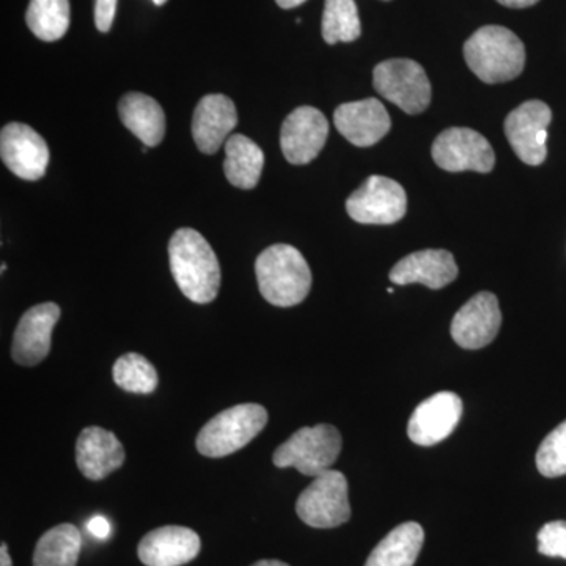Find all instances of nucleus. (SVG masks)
<instances>
[{"instance_id": "nucleus-17", "label": "nucleus", "mask_w": 566, "mask_h": 566, "mask_svg": "<svg viewBox=\"0 0 566 566\" xmlns=\"http://www.w3.org/2000/svg\"><path fill=\"white\" fill-rule=\"evenodd\" d=\"M200 546V536L192 528L166 526L145 535L137 554L145 566H181L199 556Z\"/></svg>"}, {"instance_id": "nucleus-18", "label": "nucleus", "mask_w": 566, "mask_h": 566, "mask_svg": "<svg viewBox=\"0 0 566 566\" xmlns=\"http://www.w3.org/2000/svg\"><path fill=\"white\" fill-rule=\"evenodd\" d=\"M238 123L237 107L226 95H207L197 104L192 137L205 155H214Z\"/></svg>"}, {"instance_id": "nucleus-30", "label": "nucleus", "mask_w": 566, "mask_h": 566, "mask_svg": "<svg viewBox=\"0 0 566 566\" xmlns=\"http://www.w3.org/2000/svg\"><path fill=\"white\" fill-rule=\"evenodd\" d=\"M117 11V0H96L95 24L99 32H109Z\"/></svg>"}, {"instance_id": "nucleus-21", "label": "nucleus", "mask_w": 566, "mask_h": 566, "mask_svg": "<svg viewBox=\"0 0 566 566\" xmlns=\"http://www.w3.org/2000/svg\"><path fill=\"white\" fill-rule=\"evenodd\" d=\"M118 115L126 128L144 144L156 147L166 134V115L161 104L144 93H128L118 104Z\"/></svg>"}, {"instance_id": "nucleus-1", "label": "nucleus", "mask_w": 566, "mask_h": 566, "mask_svg": "<svg viewBox=\"0 0 566 566\" xmlns=\"http://www.w3.org/2000/svg\"><path fill=\"white\" fill-rule=\"evenodd\" d=\"M170 270L188 300L208 304L221 289V266L210 243L193 229H180L169 243Z\"/></svg>"}, {"instance_id": "nucleus-26", "label": "nucleus", "mask_w": 566, "mask_h": 566, "mask_svg": "<svg viewBox=\"0 0 566 566\" xmlns=\"http://www.w3.org/2000/svg\"><path fill=\"white\" fill-rule=\"evenodd\" d=\"M323 39L327 44L352 43L363 33L359 11L354 0H326L324 2Z\"/></svg>"}, {"instance_id": "nucleus-27", "label": "nucleus", "mask_w": 566, "mask_h": 566, "mask_svg": "<svg viewBox=\"0 0 566 566\" xmlns=\"http://www.w3.org/2000/svg\"><path fill=\"white\" fill-rule=\"evenodd\" d=\"M112 375H114L115 385L132 394L155 392L159 382L158 371L150 360L137 353H128L117 359Z\"/></svg>"}, {"instance_id": "nucleus-28", "label": "nucleus", "mask_w": 566, "mask_h": 566, "mask_svg": "<svg viewBox=\"0 0 566 566\" xmlns=\"http://www.w3.org/2000/svg\"><path fill=\"white\" fill-rule=\"evenodd\" d=\"M535 460L542 475L554 479L566 474V420L546 436Z\"/></svg>"}, {"instance_id": "nucleus-14", "label": "nucleus", "mask_w": 566, "mask_h": 566, "mask_svg": "<svg viewBox=\"0 0 566 566\" xmlns=\"http://www.w3.org/2000/svg\"><path fill=\"white\" fill-rule=\"evenodd\" d=\"M502 324L501 307L493 293L475 294L457 312L453 318V340L464 349L485 348L494 340Z\"/></svg>"}, {"instance_id": "nucleus-32", "label": "nucleus", "mask_w": 566, "mask_h": 566, "mask_svg": "<svg viewBox=\"0 0 566 566\" xmlns=\"http://www.w3.org/2000/svg\"><path fill=\"white\" fill-rule=\"evenodd\" d=\"M497 2L509 7V9H527V7L538 3L539 0H497Z\"/></svg>"}, {"instance_id": "nucleus-23", "label": "nucleus", "mask_w": 566, "mask_h": 566, "mask_svg": "<svg viewBox=\"0 0 566 566\" xmlns=\"http://www.w3.org/2000/svg\"><path fill=\"white\" fill-rule=\"evenodd\" d=\"M423 539L424 532L420 524H400L371 551L365 566H415Z\"/></svg>"}, {"instance_id": "nucleus-9", "label": "nucleus", "mask_w": 566, "mask_h": 566, "mask_svg": "<svg viewBox=\"0 0 566 566\" xmlns=\"http://www.w3.org/2000/svg\"><path fill=\"white\" fill-rule=\"evenodd\" d=\"M434 163L447 172L490 174L495 156L490 142L482 134L469 128H450L436 137L431 148Z\"/></svg>"}, {"instance_id": "nucleus-10", "label": "nucleus", "mask_w": 566, "mask_h": 566, "mask_svg": "<svg viewBox=\"0 0 566 566\" xmlns=\"http://www.w3.org/2000/svg\"><path fill=\"white\" fill-rule=\"evenodd\" d=\"M553 112L546 103L532 99L510 112L505 120V134L521 161L528 166H542L547 156V128Z\"/></svg>"}, {"instance_id": "nucleus-33", "label": "nucleus", "mask_w": 566, "mask_h": 566, "mask_svg": "<svg viewBox=\"0 0 566 566\" xmlns=\"http://www.w3.org/2000/svg\"><path fill=\"white\" fill-rule=\"evenodd\" d=\"M0 566H13L9 554V546L6 543H2V546H0Z\"/></svg>"}, {"instance_id": "nucleus-12", "label": "nucleus", "mask_w": 566, "mask_h": 566, "mask_svg": "<svg viewBox=\"0 0 566 566\" xmlns=\"http://www.w3.org/2000/svg\"><path fill=\"white\" fill-rule=\"evenodd\" d=\"M329 123L323 112L303 106L285 118L281 132V147L286 161L304 166L314 161L326 145Z\"/></svg>"}, {"instance_id": "nucleus-2", "label": "nucleus", "mask_w": 566, "mask_h": 566, "mask_svg": "<svg viewBox=\"0 0 566 566\" xmlns=\"http://www.w3.org/2000/svg\"><path fill=\"white\" fill-rule=\"evenodd\" d=\"M260 293L275 307H293L311 293L312 271L303 253L289 244L264 249L255 262Z\"/></svg>"}, {"instance_id": "nucleus-5", "label": "nucleus", "mask_w": 566, "mask_h": 566, "mask_svg": "<svg viewBox=\"0 0 566 566\" xmlns=\"http://www.w3.org/2000/svg\"><path fill=\"white\" fill-rule=\"evenodd\" d=\"M342 452V436L333 424L304 427L274 452L277 468H293L301 474L318 476L333 469Z\"/></svg>"}, {"instance_id": "nucleus-20", "label": "nucleus", "mask_w": 566, "mask_h": 566, "mask_svg": "<svg viewBox=\"0 0 566 566\" xmlns=\"http://www.w3.org/2000/svg\"><path fill=\"white\" fill-rule=\"evenodd\" d=\"M125 449L117 436L102 427L82 430L76 444V463L88 480H103L122 468Z\"/></svg>"}, {"instance_id": "nucleus-4", "label": "nucleus", "mask_w": 566, "mask_h": 566, "mask_svg": "<svg viewBox=\"0 0 566 566\" xmlns=\"http://www.w3.org/2000/svg\"><path fill=\"white\" fill-rule=\"evenodd\" d=\"M268 423L263 406L244 403L233 406L212 417L197 436V450L208 458L232 455L243 449Z\"/></svg>"}, {"instance_id": "nucleus-16", "label": "nucleus", "mask_w": 566, "mask_h": 566, "mask_svg": "<svg viewBox=\"0 0 566 566\" xmlns=\"http://www.w3.org/2000/svg\"><path fill=\"white\" fill-rule=\"evenodd\" d=\"M334 123L346 140L360 148L378 144L392 125L386 107L375 98L342 104L334 112Z\"/></svg>"}, {"instance_id": "nucleus-22", "label": "nucleus", "mask_w": 566, "mask_h": 566, "mask_svg": "<svg viewBox=\"0 0 566 566\" xmlns=\"http://www.w3.org/2000/svg\"><path fill=\"white\" fill-rule=\"evenodd\" d=\"M264 155L262 148L243 134H233L226 142L223 172L234 188L253 189L262 178Z\"/></svg>"}, {"instance_id": "nucleus-36", "label": "nucleus", "mask_w": 566, "mask_h": 566, "mask_svg": "<svg viewBox=\"0 0 566 566\" xmlns=\"http://www.w3.org/2000/svg\"><path fill=\"white\" fill-rule=\"evenodd\" d=\"M167 0H153V3H155V6H158V7H161L164 6V3H166Z\"/></svg>"}, {"instance_id": "nucleus-34", "label": "nucleus", "mask_w": 566, "mask_h": 566, "mask_svg": "<svg viewBox=\"0 0 566 566\" xmlns=\"http://www.w3.org/2000/svg\"><path fill=\"white\" fill-rule=\"evenodd\" d=\"M275 2H277V6L283 10H292L303 6L305 0H275Z\"/></svg>"}, {"instance_id": "nucleus-11", "label": "nucleus", "mask_w": 566, "mask_h": 566, "mask_svg": "<svg viewBox=\"0 0 566 566\" xmlns=\"http://www.w3.org/2000/svg\"><path fill=\"white\" fill-rule=\"evenodd\" d=\"M0 156L11 172L28 181L43 178L50 164L46 142L24 123L3 126L0 133Z\"/></svg>"}, {"instance_id": "nucleus-8", "label": "nucleus", "mask_w": 566, "mask_h": 566, "mask_svg": "<svg viewBox=\"0 0 566 566\" xmlns=\"http://www.w3.org/2000/svg\"><path fill=\"white\" fill-rule=\"evenodd\" d=\"M408 208L403 186L390 178H367L346 200V211L353 221L371 226H390L401 221Z\"/></svg>"}, {"instance_id": "nucleus-24", "label": "nucleus", "mask_w": 566, "mask_h": 566, "mask_svg": "<svg viewBox=\"0 0 566 566\" xmlns=\"http://www.w3.org/2000/svg\"><path fill=\"white\" fill-rule=\"evenodd\" d=\"M81 549L80 528L61 524L50 528L36 543L33 566H76Z\"/></svg>"}, {"instance_id": "nucleus-35", "label": "nucleus", "mask_w": 566, "mask_h": 566, "mask_svg": "<svg viewBox=\"0 0 566 566\" xmlns=\"http://www.w3.org/2000/svg\"><path fill=\"white\" fill-rule=\"evenodd\" d=\"M252 566H290L286 564H283L281 560H260L256 562V564H253Z\"/></svg>"}, {"instance_id": "nucleus-15", "label": "nucleus", "mask_w": 566, "mask_h": 566, "mask_svg": "<svg viewBox=\"0 0 566 566\" xmlns=\"http://www.w3.org/2000/svg\"><path fill=\"white\" fill-rule=\"evenodd\" d=\"M61 319V307L44 303L29 308L13 335L11 356L14 363L33 367L46 359L51 352V337L55 324Z\"/></svg>"}, {"instance_id": "nucleus-29", "label": "nucleus", "mask_w": 566, "mask_h": 566, "mask_svg": "<svg viewBox=\"0 0 566 566\" xmlns=\"http://www.w3.org/2000/svg\"><path fill=\"white\" fill-rule=\"evenodd\" d=\"M538 551L543 556L566 560V521H553L542 527L538 532Z\"/></svg>"}, {"instance_id": "nucleus-7", "label": "nucleus", "mask_w": 566, "mask_h": 566, "mask_svg": "<svg viewBox=\"0 0 566 566\" xmlns=\"http://www.w3.org/2000/svg\"><path fill=\"white\" fill-rule=\"evenodd\" d=\"M374 85L379 95L406 114L417 115L430 106V81L422 66L411 59H392L376 65Z\"/></svg>"}, {"instance_id": "nucleus-25", "label": "nucleus", "mask_w": 566, "mask_h": 566, "mask_svg": "<svg viewBox=\"0 0 566 566\" xmlns=\"http://www.w3.org/2000/svg\"><path fill=\"white\" fill-rule=\"evenodd\" d=\"M70 18V0H31L25 14L29 29L43 41L61 40L69 32Z\"/></svg>"}, {"instance_id": "nucleus-19", "label": "nucleus", "mask_w": 566, "mask_h": 566, "mask_svg": "<svg viewBox=\"0 0 566 566\" xmlns=\"http://www.w3.org/2000/svg\"><path fill=\"white\" fill-rule=\"evenodd\" d=\"M389 277L395 285L423 283L428 289L441 290L455 281L458 266L449 251L427 249L400 260L390 271Z\"/></svg>"}, {"instance_id": "nucleus-13", "label": "nucleus", "mask_w": 566, "mask_h": 566, "mask_svg": "<svg viewBox=\"0 0 566 566\" xmlns=\"http://www.w3.org/2000/svg\"><path fill=\"white\" fill-rule=\"evenodd\" d=\"M463 416V401L453 392H439L417 406L408 423V436L417 446L431 447L455 431Z\"/></svg>"}, {"instance_id": "nucleus-6", "label": "nucleus", "mask_w": 566, "mask_h": 566, "mask_svg": "<svg viewBox=\"0 0 566 566\" xmlns=\"http://www.w3.org/2000/svg\"><path fill=\"white\" fill-rule=\"evenodd\" d=\"M296 513L303 523L315 528H333L348 523L352 505L346 476L334 469L315 476L297 497Z\"/></svg>"}, {"instance_id": "nucleus-3", "label": "nucleus", "mask_w": 566, "mask_h": 566, "mask_svg": "<svg viewBox=\"0 0 566 566\" xmlns=\"http://www.w3.org/2000/svg\"><path fill=\"white\" fill-rule=\"evenodd\" d=\"M464 59L472 73L486 84L516 80L526 66V48L502 25H486L464 43Z\"/></svg>"}, {"instance_id": "nucleus-31", "label": "nucleus", "mask_w": 566, "mask_h": 566, "mask_svg": "<svg viewBox=\"0 0 566 566\" xmlns=\"http://www.w3.org/2000/svg\"><path fill=\"white\" fill-rule=\"evenodd\" d=\"M88 532L96 538L104 539L111 535V523L103 516H93L87 524Z\"/></svg>"}]
</instances>
